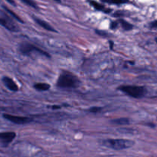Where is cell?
I'll use <instances>...</instances> for the list:
<instances>
[{
  "mask_svg": "<svg viewBox=\"0 0 157 157\" xmlns=\"http://www.w3.org/2000/svg\"><path fill=\"white\" fill-rule=\"evenodd\" d=\"M81 81L78 77L69 71H63L61 73L57 81V86L59 88H77L79 87Z\"/></svg>",
  "mask_w": 157,
  "mask_h": 157,
  "instance_id": "cell-1",
  "label": "cell"
},
{
  "mask_svg": "<svg viewBox=\"0 0 157 157\" xmlns=\"http://www.w3.org/2000/svg\"><path fill=\"white\" fill-rule=\"evenodd\" d=\"M102 144L107 148L115 150H122L131 148L135 143L134 141L127 139H108L103 141Z\"/></svg>",
  "mask_w": 157,
  "mask_h": 157,
  "instance_id": "cell-2",
  "label": "cell"
},
{
  "mask_svg": "<svg viewBox=\"0 0 157 157\" xmlns=\"http://www.w3.org/2000/svg\"><path fill=\"white\" fill-rule=\"evenodd\" d=\"M118 90L131 98H137V99L144 98L147 94V89L143 86L121 85L118 87Z\"/></svg>",
  "mask_w": 157,
  "mask_h": 157,
  "instance_id": "cell-3",
  "label": "cell"
},
{
  "mask_svg": "<svg viewBox=\"0 0 157 157\" xmlns=\"http://www.w3.org/2000/svg\"><path fill=\"white\" fill-rule=\"evenodd\" d=\"M18 52H20L22 55H26V56H29V55H31L33 52H35V53L40 54V55H43V56L46 57L48 58H51V55L45 51L42 50L40 48L37 47V46L34 45V44H29V43L27 42H22L18 45Z\"/></svg>",
  "mask_w": 157,
  "mask_h": 157,
  "instance_id": "cell-4",
  "label": "cell"
},
{
  "mask_svg": "<svg viewBox=\"0 0 157 157\" xmlns=\"http://www.w3.org/2000/svg\"><path fill=\"white\" fill-rule=\"evenodd\" d=\"M0 22H1V25L3 26V27H5L6 29L10 31V32H19L20 30L19 27L15 24L14 20L12 19L9 15L5 13V12H2V11L0 12Z\"/></svg>",
  "mask_w": 157,
  "mask_h": 157,
  "instance_id": "cell-5",
  "label": "cell"
},
{
  "mask_svg": "<svg viewBox=\"0 0 157 157\" xmlns=\"http://www.w3.org/2000/svg\"><path fill=\"white\" fill-rule=\"evenodd\" d=\"M2 117L3 118H5V119L7 120V121H10V122L15 124H26L32 121V119L30 117L15 116V115L8 114V113H3Z\"/></svg>",
  "mask_w": 157,
  "mask_h": 157,
  "instance_id": "cell-6",
  "label": "cell"
},
{
  "mask_svg": "<svg viewBox=\"0 0 157 157\" xmlns=\"http://www.w3.org/2000/svg\"><path fill=\"white\" fill-rule=\"evenodd\" d=\"M15 137H16V133L15 132H4V133H0L1 146L3 147H6L14 140Z\"/></svg>",
  "mask_w": 157,
  "mask_h": 157,
  "instance_id": "cell-7",
  "label": "cell"
},
{
  "mask_svg": "<svg viewBox=\"0 0 157 157\" xmlns=\"http://www.w3.org/2000/svg\"><path fill=\"white\" fill-rule=\"evenodd\" d=\"M2 82L5 84L6 87H7L9 90H10L11 91L13 92H17L18 90V87L16 83L13 81V79L9 78V77H3L2 78Z\"/></svg>",
  "mask_w": 157,
  "mask_h": 157,
  "instance_id": "cell-8",
  "label": "cell"
},
{
  "mask_svg": "<svg viewBox=\"0 0 157 157\" xmlns=\"http://www.w3.org/2000/svg\"><path fill=\"white\" fill-rule=\"evenodd\" d=\"M32 18H33L34 21H35V22L38 25L41 26V28H43V29H45V30L49 31V32H57V31L55 30V29H54V28L52 27L50 24H48V22H46V21H44V20L41 19V18H38V17H36V16H34V15H32Z\"/></svg>",
  "mask_w": 157,
  "mask_h": 157,
  "instance_id": "cell-9",
  "label": "cell"
},
{
  "mask_svg": "<svg viewBox=\"0 0 157 157\" xmlns=\"http://www.w3.org/2000/svg\"><path fill=\"white\" fill-rule=\"evenodd\" d=\"M89 3H90V4L91 5V6L98 11H101V12H104V13H107V14L110 13V12H112L111 9L106 8L105 6H103V5H101V4H100V3H98V2L90 1V2H89Z\"/></svg>",
  "mask_w": 157,
  "mask_h": 157,
  "instance_id": "cell-10",
  "label": "cell"
},
{
  "mask_svg": "<svg viewBox=\"0 0 157 157\" xmlns=\"http://www.w3.org/2000/svg\"><path fill=\"white\" fill-rule=\"evenodd\" d=\"M110 123L115 125H128L130 124V120L127 117H121L118 119L112 120Z\"/></svg>",
  "mask_w": 157,
  "mask_h": 157,
  "instance_id": "cell-11",
  "label": "cell"
},
{
  "mask_svg": "<svg viewBox=\"0 0 157 157\" xmlns=\"http://www.w3.org/2000/svg\"><path fill=\"white\" fill-rule=\"evenodd\" d=\"M50 87V84H46V83H37L34 85V88L38 91H46V90H49Z\"/></svg>",
  "mask_w": 157,
  "mask_h": 157,
  "instance_id": "cell-12",
  "label": "cell"
},
{
  "mask_svg": "<svg viewBox=\"0 0 157 157\" xmlns=\"http://www.w3.org/2000/svg\"><path fill=\"white\" fill-rule=\"evenodd\" d=\"M2 9H4V10L6 11V12H7L8 14H9V15H10L12 17V18H15V19H16L17 21H19V22H21V23H24V21H23V20L21 19V18H20V16H18V15H17V14H15V12H13V11H12V10H11V9H9V8L6 7V6H4V5H2Z\"/></svg>",
  "mask_w": 157,
  "mask_h": 157,
  "instance_id": "cell-13",
  "label": "cell"
},
{
  "mask_svg": "<svg viewBox=\"0 0 157 157\" xmlns=\"http://www.w3.org/2000/svg\"><path fill=\"white\" fill-rule=\"evenodd\" d=\"M118 21L121 23V26H122V28L125 31H130L133 29V25L131 24V23L128 22V21L123 19V18H120V19L118 20Z\"/></svg>",
  "mask_w": 157,
  "mask_h": 157,
  "instance_id": "cell-14",
  "label": "cell"
},
{
  "mask_svg": "<svg viewBox=\"0 0 157 157\" xmlns=\"http://www.w3.org/2000/svg\"><path fill=\"white\" fill-rule=\"evenodd\" d=\"M21 2H22L23 3H25V4L29 6L30 7L34 8V9H38V6L36 5V3H35L34 1H32V0H22Z\"/></svg>",
  "mask_w": 157,
  "mask_h": 157,
  "instance_id": "cell-15",
  "label": "cell"
},
{
  "mask_svg": "<svg viewBox=\"0 0 157 157\" xmlns=\"http://www.w3.org/2000/svg\"><path fill=\"white\" fill-rule=\"evenodd\" d=\"M105 3H108V4H114V5H120V4H124V3H127V1H103Z\"/></svg>",
  "mask_w": 157,
  "mask_h": 157,
  "instance_id": "cell-16",
  "label": "cell"
},
{
  "mask_svg": "<svg viewBox=\"0 0 157 157\" xmlns=\"http://www.w3.org/2000/svg\"><path fill=\"white\" fill-rule=\"evenodd\" d=\"M102 108L100 107H90L88 110L89 112H91V113H98V112H101Z\"/></svg>",
  "mask_w": 157,
  "mask_h": 157,
  "instance_id": "cell-17",
  "label": "cell"
},
{
  "mask_svg": "<svg viewBox=\"0 0 157 157\" xmlns=\"http://www.w3.org/2000/svg\"><path fill=\"white\" fill-rule=\"evenodd\" d=\"M96 33L98 34L99 35H101V36H104V37H107L109 35L107 32H104V31H101V30H96Z\"/></svg>",
  "mask_w": 157,
  "mask_h": 157,
  "instance_id": "cell-18",
  "label": "cell"
},
{
  "mask_svg": "<svg viewBox=\"0 0 157 157\" xmlns=\"http://www.w3.org/2000/svg\"><path fill=\"white\" fill-rule=\"evenodd\" d=\"M124 15H125V13H124V12H122V11H117V12H116L114 14H113V16L121 17V16H124Z\"/></svg>",
  "mask_w": 157,
  "mask_h": 157,
  "instance_id": "cell-19",
  "label": "cell"
},
{
  "mask_svg": "<svg viewBox=\"0 0 157 157\" xmlns=\"http://www.w3.org/2000/svg\"><path fill=\"white\" fill-rule=\"evenodd\" d=\"M118 26V22L117 21H112L111 23H110V29H115L116 28H117Z\"/></svg>",
  "mask_w": 157,
  "mask_h": 157,
  "instance_id": "cell-20",
  "label": "cell"
},
{
  "mask_svg": "<svg viewBox=\"0 0 157 157\" xmlns=\"http://www.w3.org/2000/svg\"><path fill=\"white\" fill-rule=\"evenodd\" d=\"M150 27L152 28V29H156V28H157V20H155V21L150 22Z\"/></svg>",
  "mask_w": 157,
  "mask_h": 157,
  "instance_id": "cell-21",
  "label": "cell"
},
{
  "mask_svg": "<svg viewBox=\"0 0 157 157\" xmlns=\"http://www.w3.org/2000/svg\"><path fill=\"white\" fill-rule=\"evenodd\" d=\"M49 107V108H52L53 109V110H55V109H59L61 108V106H56V105H54V106H50V107Z\"/></svg>",
  "mask_w": 157,
  "mask_h": 157,
  "instance_id": "cell-22",
  "label": "cell"
},
{
  "mask_svg": "<svg viewBox=\"0 0 157 157\" xmlns=\"http://www.w3.org/2000/svg\"><path fill=\"white\" fill-rule=\"evenodd\" d=\"M113 41H110V47L111 49H113Z\"/></svg>",
  "mask_w": 157,
  "mask_h": 157,
  "instance_id": "cell-23",
  "label": "cell"
},
{
  "mask_svg": "<svg viewBox=\"0 0 157 157\" xmlns=\"http://www.w3.org/2000/svg\"><path fill=\"white\" fill-rule=\"evenodd\" d=\"M8 2H9V3H11V4H13L14 6H15V2H11V1H9V0H8Z\"/></svg>",
  "mask_w": 157,
  "mask_h": 157,
  "instance_id": "cell-24",
  "label": "cell"
},
{
  "mask_svg": "<svg viewBox=\"0 0 157 157\" xmlns=\"http://www.w3.org/2000/svg\"><path fill=\"white\" fill-rule=\"evenodd\" d=\"M155 41H156V42L157 43V37H156V38H155Z\"/></svg>",
  "mask_w": 157,
  "mask_h": 157,
  "instance_id": "cell-25",
  "label": "cell"
}]
</instances>
